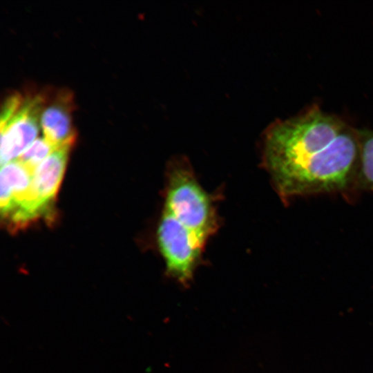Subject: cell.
<instances>
[{"instance_id":"7","label":"cell","mask_w":373,"mask_h":373,"mask_svg":"<svg viewBox=\"0 0 373 373\" xmlns=\"http://www.w3.org/2000/svg\"><path fill=\"white\" fill-rule=\"evenodd\" d=\"M33 174L17 160L1 166L0 207L2 217L7 219L25 200Z\"/></svg>"},{"instance_id":"1","label":"cell","mask_w":373,"mask_h":373,"mask_svg":"<svg viewBox=\"0 0 373 373\" xmlns=\"http://www.w3.org/2000/svg\"><path fill=\"white\" fill-rule=\"evenodd\" d=\"M358 130L337 116L312 106L268 127L262 141V162L285 204L296 198L358 195Z\"/></svg>"},{"instance_id":"5","label":"cell","mask_w":373,"mask_h":373,"mask_svg":"<svg viewBox=\"0 0 373 373\" xmlns=\"http://www.w3.org/2000/svg\"><path fill=\"white\" fill-rule=\"evenodd\" d=\"M73 106L71 93L61 90L49 102L47 99L42 111L40 125L44 137L57 147L73 144L75 140L72 119Z\"/></svg>"},{"instance_id":"3","label":"cell","mask_w":373,"mask_h":373,"mask_svg":"<svg viewBox=\"0 0 373 373\" xmlns=\"http://www.w3.org/2000/svg\"><path fill=\"white\" fill-rule=\"evenodd\" d=\"M157 239L166 274L187 285L193 279L206 244L164 210L157 227Z\"/></svg>"},{"instance_id":"4","label":"cell","mask_w":373,"mask_h":373,"mask_svg":"<svg viewBox=\"0 0 373 373\" xmlns=\"http://www.w3.org/2000/svg\"><path fill=\"white\" fill-rule=\"evenodd\" d=\"M47 99L44 93L26 95L16 111L1 122V166L16 160L37 139Z\"/></svg>"},{"instance_id":"9","label":"cell","mask_w":373,"mask_h":373,"mask_svg":"<svg viewBox=\"0 0 373 373\" xmlns=\"http://www.w3.org/2000/svg\"><path fill=\"white\" fill-rule=\"evenodd\" d=\"M58 148L44 137L37 138L16 160L34 175L38 166Z\"/></svg>"},{"instance_id":"8","label":"cell","mask_w":373,"mask_h":373,"mask_svg":"<svg viewBox=\"0 0 373 373\" xmlns=\"http://www.w3.org/2000/svg\"><path fill=\"white\" fill-rule=\"evenodd\" d=\"M359 140V163L356 189L361 191L373 192V131L358 130Z\"/></svg>"},{"instance_id":"2","label":"cell","mask_w":373,"mask_h":373,"mask_svg":"<svg viewBox=\"0 0 373 373\" xmlns=\"http://www.w3.org/2000/svg\"><path fill=\"white\" fill-rule=\"evenodd\" d=\"M166 171L164 210L206 244L219 225L213 199L186 157H173Z\"/></svg>"},{"instance_id":"6","label":"cell","mask_w":373,"mask_h":373,"mask_svg":"<svg viewBox=\"0 0 373 373\" xmlns=\"http://www.w3.org/2000/svg\"><path fill=\"white\" fill-rule=\"evenodd\" d=\"M72 144L53 151L36 169L32 190L43 214L48 210L59 189L66 166Z\"/></svg>"}]
</instances>
